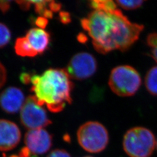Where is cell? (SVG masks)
<instances>
[{"mask_svg":"<svg viewBox=\"0 0 157 157\" xmlns=\"http://www.w3.org/2000/svg\"><path fill=\"white\" fill-rule=\"evenodd\" d=\"M78 39L79 40V41L82 43V42H84V41H86V37L84 36H82L81 34H79V36H78Z\"/></svg>","mask_w":157,"mask_h":157,"instance_id":"27","label":"cell"},{"mask_svg":"<svg viewBox=\"0 0 157 157\" xmlns=\"http://www.w3.org/2000/svg\"><path fill=\"white\" fill-rule=\"evenodd\" d=\"M47 157H71L69 154L63 150H55L51 152Z\"/></svg>","mask_w":157,"mask_h":157,"instance_id":"20","label":"cell"},{"mask_svg":"<svg viewBox=\"0 0 157 157\" xmlns=\"http://www.w3.org/2000/svg\"><path fill=\"white\" fill-rule=\"evenodd\" d=\"M15 51L17 56L22 57H34L37 53L30 46L26 37H21L17 39L15 43Z\"/></svg>","mask_w":157,"mask_h":157,"instance_id":"12","label":"cell"},{"mask_svg":"<svg viewBox=\"0 0 157 157\" xmlns=\"http://www.w3.org/2000/svg\"><path fill=\"white\" fill-rule=\"evenodd\" d=\"M33 22L38 27V28L44 29L48 25V21L47 18L43 17H39L34 19Z\"/></svg>","mask_w":157,"mask_h":157,"instance_id":"19","label":"cell"},{"mask_svg":"<svg viewBox=\"0 0 157 157\" xmlns=\"http://www.w3.org/2000/svg\"><path fill=\"white\" fill-rule=\"evenodd\" d=\"M32 77V75L29 73L23 72L21 73L20 76V80L23 84H28L31 82V78Z\"/></svg>","mask_w":157,"mask_h":157,"instance_id":"24","label":"cell"},{"mask_svg":"<svg viewBox=\"0 0 157 157\" xmlns=\"http://www.w3.org/2000/svg\"><path fill=\"white\" fill-rule=\"evenodd\" d=\"M90 157V156H87V157Z\"/></svg>","mask_w":157,"mask_h":157,"instance_id":"28","label":"cell"},{"mask_svg":"<svg viewBox=\"0 0 157 157\" xmlns=\"http://www.w3.org/2000/svg\"><path fill=\"white\" fill-rule=\"evenodd\" d=\"M59 19L63 24H68L71 22V15L67 12H61L59 15Z\"/></svg>","mask_w":157,"mask_h":157,"instance_id":"21","label":"cell"},{"mask_svg":"<svg viewBox=\"0 0 157 157\" xmlns=\"http://www.w3.org/2000/svg\"><path fill=\"white\" fill-rule=\"evenodd\" d=\"M17 3L22 10L25 11L29 10L31 6L32 5L31 1H17Z\"/></svg>","mask_w":157,"mask_h":157,"instance_id":"25","label":"cell"},{"mask_svg":"<svg viewBox=\"0 0 157 157\" xmlns=\"http://www.w3.org/2000/svg\"><path fill=\"white\" fill-rule=\"evenodd\" d=\"M156 144L151 131L143 127L129 129L123 140L124 150L130 157H150Z\"/></svg>","mask_w":157,"mask_h":157,"instance_id":"3","label":"cell"},{"mask_svg":"<svg viewBox=\"0 0 157 157\" xmlns=\"http://www.w3.org/2000/svg\"><path fill=\"white\" fill-rule=\"evenodd\" d=\"M97 69V62L95 57L89 52H82L72 57L66 70L71 78L83 80L91 77Z\"/></svg>","mask_w":157,"mask_h":157,"instance_id":"7","label":"cell"},{"mask_svg":"<svg viewBox=\"0 0 157 157\" xmlns=\"http://www.w3.org/2000/svg\"><path fill=\"white\" fill-rule=\"evenodd\" d=\"M11 39V32L8 27L0 22V48L6 47Z\"/></svg>","mask_w":157,"mask_h":157,"instance_id":"16","label":"cell"},{"mask_svg":"<svg viewBox=\"0 0 157 157\" xmlns=\"http://www.w3.org/2000/svg\"><path fill=\"white\" fill-rule=\"evenodd\" d=\"M22 91L16 87H9L0 94V107L8 113H15L21 110L25 101Z\"/></svg>","mask_w":157,"mask_h":157,"instance_id":"10","label":"cell"},{"mask_svg":"<svg viewBox=\"0 0 157 157\" xmlns=\"http://www.w3.org/2000/svg\"><path fill=\"white\" fill-rule=\"evenodd\" d=\"M80 23L94 49L102 54L128 50L144 29L143 25L131 22L118 9L113 12L93 10Z\"/></svg>","mask_w":157,"mask_h":157,"instance_id":"1","label":"cell"},{"mask_svg":"<svg viewBox=\"0 0 157 157\" xmlns=\"http://www.w3.org/2000/svg\"><path fill=\"white\" fill-rule=\"evenodd\" d=\"M147 44L151 48V56L157 63V33L149 34L147 37Z\"/></svg>","mask_w":157,"mask_h":157,"instance_id":"18","label":"cell"},{"mask_svg":"<svg viewBox=\"0 0 157 157\" xmlns=\"http://www.w3.org/2000/svg\"><path fill=\"white\" fill-rule=\"evenodd\" d=\"M26 38L37 55L43 54L50 43V33L42 29L32 28L26 32Z\"/></svg>","mask_w":157,"mask_h":157,"instance_id":"11","label":"cell"},{"mask_svg":"<svg viewBox=\"0 0 157 157\" xmlns=\"http://www.w3.org/2000/svg\"><path fill=\"white\" fill-rule=\"evenodd\" d=\"M77 137L80 146L91 153L103 151L109 141L107 129L103 124L95 121H89L80 126Z\"/></svg>","mask_w":157,"mask_h":157,"instance_id":"5","label":"cell"},{"mask_svg":"<svg viewBox=\"0 0 157 157\" xmlns=\"http://www.w3.org/2000/svg\"><path fill=\"white\" fill-rule=\"evenodd\" d=\"M32 5L34 6L35 11L41 15L48 19H52L53 12L49 8V1H31Z\"/></svg>","mask_w":157,"mask_h":157,"instance_id":"15","label":"cell"},{"mask_svg":"<svg viewBox=\"0 0 157 157\" xmlns=\"http://www.w3.org/2000/svg\"><path fill=\"white\" fill-rule=\"evenodd\" d=\"M20 119L29 130L43 129L52 124L45 109L37 103L34 95H29L26 99L21 110Z\"/></svg>","mask_w":157,"mask_h":157,"instance_id":"6","label":"cell"},{"mask_svg":"<svg viewBox=\"0 0 157 157\" xmlns=\"http://www.w3.org/2000/svg\"><path fill=\"white\" fill-rule=\"evenodd\" d=\"M89 6L93 10L113 12L118 10L115 1L111 0H94L89 2Z\"/></svg>","mask_w":157,"mask_h":157,"instance_id":"13","label":"cell"},{"mask_svg":"<svg viewBox=\"0 0 157 157\" xmlns=\"http://www.w3.org/2000/svg\"></svg>","mask_w":157,"mask_h":157,"instance_id":"29","label":"cell"},{"mask_svg":"<svg viewBox=\"0 0 157 157\" xmlns=\"http://www.w3.org/2000/svg\"><path fill=\"white\" fill-rule=\"evenodd\" d=\"M21 132L17 124L0 119V151H6L14 148L19 144Z\"/></svg>","mask_w":157,"mask_h":157,"instance_id":"9","label":"cell"},{"mask_svg":"<svg viewBox=\"0 0 157 157\" xmlns=\"http://www.w3.org/2000/svg\"><path fill=\"white\" fill-rule=\"evenodd\" d=\"M108 84L115 94L130 97L135 94L139 89L141 78L134 67L129 65H120L112 69Z\"/></svg>","mask_w":157,"mask_h":157,"instance_id":"4","label":"cell"},{"mask_svg":"<svg viewBox=\"0 0 157 157\" xmlns=\"http://www.w3.org/2000/svg\"><path fill=\"white\" fill-rule=\"evenodd\" d=\"M11 7V1H0V10L3 13L8 11Z\"/></svg>","mask_w":157,"mask_h":157,"instance_id":"26","label":"cell"},{"mask_svg":"<svg viewBox=\"0 0 157 157\" xmlns=\"http://www.w3.org/2000/svg\"><path fill=\"white\" fill-rule=\"evenodd\" d=\"M6 80V69L0 62V88L2 87Z\"/></svg>","mask_w":157,"mask_h":157,"instance_id":"22","label":"cell"},{"mask_svg":"<svg viewBox=\"0 0 157 157\" xmlns=\"http://www.w3.org/2000/svg\"><path fill=\"white\" fill-rule=\"evenodd\" d=\"M25 143L29 153L41 155L50 149L52 136L45 129L30 130L25 135Z\"/></svg>","mask_w":157,"mask_h":157,"instance_id":"8","label":"cell"},{"mask_svg":"<svg viewBox=\"0 0 157 157\" xmlns=\"http://www.w3.org/2000/svg\"><path fill=\"white\" fill-rule=\"evenodd\" d=\"M145 86L147 91L157 96V66L151 67L146 74Z\"/></svg>","mask_w":157,"mask_h":157,"instance_id":"14","label":"cell"},{"mask_svg":"<svg viewBox=\"0 0 157 157\" xmlns=\"http://www.w3.org/2000/svg\"><path fill=\"white\" fill-rule=\"evenodd\" d=\"M49 8L52 12H56L61 9L62 4L54 1H49Z\"/></svg>","mask_w":157,"mask_h":157,"instance_id":"23","label":"cell"},{"mask_svg":"<svg viewBox=\"0 0 157 157\" xmlns=\"http://www.w3.org/2000/svg\"><path fill=\"white\" fill-rule=\"evenodd\" d=\"M118 6H120L122 8L125 10H134L142 6L144 1L142 0H131L124 1L117 0L115 1Z\"/></svg>","mask_w":157,"mask_h":157,"instance_id":"17","label":"cell"},{"mask_svg":"<svg viewBox=\"0 0 157 157\" xmlns=\"http://www.w3.org/2000/svg\"><path fill=\"white\" fill-rule=\"evenodd\" d=\"M30 83L37 103L51 112H61L72 102L73 83L66 69L50 68L40 75L33 74Z\"/></svg>","mask_w":157,"mask_h":157,"instance_id":"2","label":"cell"}]
</instances>
